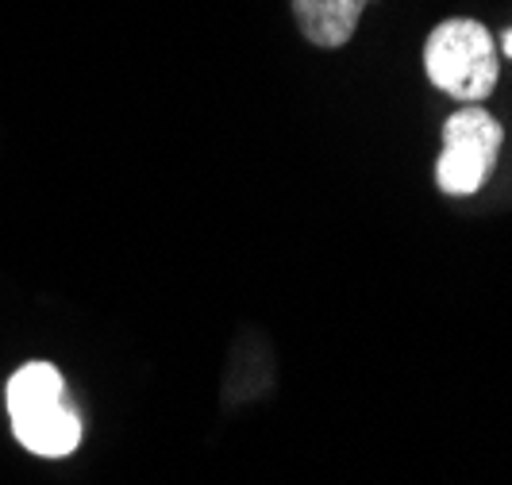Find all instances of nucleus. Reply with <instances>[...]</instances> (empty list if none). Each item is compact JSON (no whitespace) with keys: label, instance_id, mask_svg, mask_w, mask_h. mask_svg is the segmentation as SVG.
I'll list each match as a JSON object with an SVG mask.
<instances>
[{"label":"nucleus","instance_id":"nucleus-1","mask_svg":"<svg viewBox=\"0 0 512 485\" xmlns=\"http://www.w3.org/2000/svg\"><path fill=\"white\" fill-rule=\"evenodd\" d=\"M12 432L39 459H66L81 447V416L51 362H27L8 378Z\"/></svg>","mask_w":512,"mask_h":485},{"label":"nucleus","instance_id":"nucleus-2","mask_svg":"<svg viewBox=\"0 0 512 485\" xmlns=\"http://www.w3.org/2000/svg\"><path fill=\"white\" fill-rule=\"evenodd\" d=\"M424 74L439 93L478 104L497 89V43L478 20H443L424 43Z\"/></svg>","mask_w":512,"mask_h":485},{"label":"nucleus","instance_id":"nucleus-3","mask_svg":"<svg viewBox=\"0 0 512 485\" xmlns=\"http://www.w3.org/2000/svg\"><path fill=\"white\" fill-rule=\"evenodd\" d=\"M505 143L501 124L489 116L482 104L459 108L443 124V154L436 162V181L447 197H470L489 181L497 154Z\"/></svg>","mask_w":512,"mask_h":485},{"label":"nucleus","instance_id":"nucleus-4","mask_svg":"<svg viewBox=\"0 0 512 485\" xmlns=\"http://www.w3.org/2000/svg\"><path fill=\"white\" fill-rule=\"evenodd\" d=\"M370 0H293V20L312 47L335 51L351 43Z\"/></svg>","mask_w":512,"mask_h":485},{"label":"nucleus","instance_id":"nucleus-5","mask_svg":"<svg viewBox=\"0 0 512 485\" xmlns=\"http://www.w3.org/2000/svg\"><path fill=\"white\" fill-rule=\"evenodd\" d=\"M501 51H505V54L512 58V27L505 31V35H501Z\"/></svg>","mask_w":512,"mask_h":485}]
</instances>
